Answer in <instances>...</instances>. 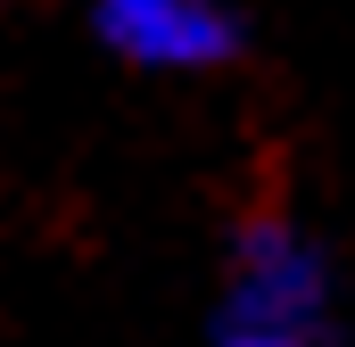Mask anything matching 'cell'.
Here are the masks:
<instances>
[{"label": "cell", "instance_id": "6da1fadb", "mask_svg": "<svg viewBox=\"0 0 355 347\" xmlns=\"http://www.w3.org/2000/svg\"><path fill=\"white\" fill-rule=\"evenodd\" d=\"M207 347H347L331 323V281L289 215H248L232 240V298Z\"/></svg>", "mask_w": 355, "mask_h": 347}, {"label": "cell", "instance_id": "7a4b0ae2", "mask_svg": "<svg viewBox=\"0 0 355 347\" xmlns=\"http://www.w3.org/2000/svg\"><path fill=\"white\" fill-rule=\"evenodd\" d=\"M91 25L116 58L166 67V75H198V67L240 58V17L223 0H91Z\"/></svg>", "mask_w": 355, "mask_h": 347}]
</instances>
